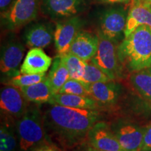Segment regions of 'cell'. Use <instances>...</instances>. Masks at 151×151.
Returning <instances> with one entry per match:
<instances>
[{
	"label": "cell",
	"instance_id": "obj_25",
	"mask_svg": "<svg viewBox=\"0 0 151 151\" xmlns=\"http://www.w3.org/2000/svg\"><path fill=\"white\" fill-rule=\"evenodd\" d=\"M112 81L102 70L94 65L91 61L86 62L85 72L82 81L86 84H92L98 82H107Z\"/></svg>",
	"mask_w": 151,
	"mask_h": 151
},
{
	"label": "cell",
	"instance_id": "obj_18",
	"mask_svg": "<svg viewBox=\"0 0 151 151\" xmlns=\"http://www.w3.org/2000/svg\"><path fill=\"white\" fill-rule=\"evenodd\" d=\"M50 104H57L73 109H94L97 110L99 104L90 97L77 94L55 93L50 101Z\"/></svg>",
	"mask_w": 151,
	"mask_h": 151
},
{
	"label": "cell",
	"instance_id": "obj_6",
	"mask_svg": "<svg viewBox=\"0 0 151 151\" xmlns=\"http://www.w3.org/2000/svg\"><path fill=\"white\" fill-rule=\"evenodd\" d=\"M127 16L128 11L122 6L108 9L100 18L99 32L118 44L124 38Z\"/></svg>",
	"mask_w": 151,
	"mask_h": 151
},
{
	"label": "cell",
	"instance_id": "obj_28",
	"mask_svg": "<svg viewBox=\"0 0 151 151\" xmlns=\"http://www.w3.org/2000/svg\"><path fill=\"white\" fill-rule=\"evenodd\" d=\"M31 151H60V150L52 143H43Z\"/></svg>",
	"mask_w": 151,
	"mask_h": 151
},
{
	"label": "cell",
	"instance_id": "obj_29",
	"mask_svg": "<svg viewBox=\"0 0 151 151\" xmlns=\"http://www.w3.org/2000/svg\"><path fill=\"white\" fill-rule=\"evenodd\" d=\"M14 0H0V11L1 14L5 13L12 5Z\"/></svg>",
	"mask_w": 151,
	"mask_h": 151
},
{
	"label": "cell",
	"instance_id": "obj_20",
	"mask_svg": "<svg viewBox=\"0 0 151 151\" xmlns=\"http://www.w3.org/2000/svg\"><path fill=\"white\" fill-rule=\"evenodd\" d=\"M129 80L137 93L151 108V67L132 73Z\"/></svg>",
	"mask_w": 151,
	"mask_h": 151
},
{
	"label": "cell",
	"instance_id": "obj_8",
	"mask_svg": "<svg viewBox=\"0 0 151 151\" xmlns=\"http://www.w3.org/2000/svg\"><path fill=\"white\" fill-rule=\"evenodd\" d=\"M82 25V20L76 16L65 19L57 24L54 31V42L58 56L69 52Z\"/></svg>",
	"mask_w": 151,
	"mask_h": 151
},
{
	"label": "cell",
	"instance_id": "obj_11",
	"mask_svg": "<svg viewBox=\"0 0 151 151\" xmlns=\"http://www.w3.org/2000/svg\"><path fill=\"white\" fill-rule=\"evenodd\" d=\"M84 6V0H41V9L53 20L76 16Z\"/></svg>",
	"mask_w": 151,
	"mask_h": 151
},
{
	"label": "cell",
	"instance_id": "obj_4",
	"mask_svg": "<svg viewBox=\"0 0 151 151\" xmlns=\"http://www.w3.org/2000/svg\"><path fill=\"white\" fill-rule=\"evenodd\" d=\"M97 37L99 43L97 52L90 61L112 80H115L121 75L122 66L118 58L117 43L100 32H98Z\"/></svg>",
	"mask_w": 151,
	"mask_h": 151
},
{
	"label": "cell",
	"instance_id": "obj_13",
	"mask_svg": "<svg viewBox=\"0 0 151 151\" xmlns=\"http://www.w3.org/2000/svg\"><path fill=\"white\" fill-rule=\"evenodd\" d=\"M113 132L124 151H141L144 127L125 123L117 125Z\"/></svg>",
	"mask_w": 151,
	"mask_h": 151
},
{
	"label": "cell",
	"instance_id": "obj_2",
	"mask_svg": "<svg viewBox=\"0 0 151 151\" xmlns=\"http://www.w3.org/2000/svg\"><path fill=\"white\" fill-rule=\"evenodd\" d=\"M119 60L129 72L151 67V27L139 26L118 46Z\"/></svg>",
	"mask_w": 151,
	"mask_h": 151
},
{
	"label": "cell",
	"instance_id": "obj_24",
	"mask_svg": "<svg viewBox=\"0 0 151 151\" xmlns=\"http://www.w3.org/2000/svg\"><path fill=\"white\" fill-rule=\"evenodd\" d=\"M46 78L47 76L46 73H41V74L20 73V74L15 76L4 81V82L6 85L20 88L37 83L41 82V81L46 80Z\"/></svg>",
	"mask_w": 151,
	"mask_h": 151
},
{
	"label": "cell",
	"instance_id": "obj_23",
	"mask_svg": "<svg viewBox=\"0 0 151 151\" xmlns=\"http://www.w3.org/2000/svg\"><path fill=\"white\" fill-rule=\"evenodd\" d=\"M18 137L9 124H2L0 128V151H16Z\"/></svg>",
	"mask_w": 151,
	"mask_h": 151
},
{
	"label": "cell",
	"instance_id": "obj_32",
	"mask_svg": "<svg viewBox=\"0 0 151 151\" xmlns=\"http://www.w3.org/2000/svg\"><path fill=\"white\" fill-rule=\"evenodd\" d=\"M146 1H150V2H151V0H146Z\"/></svg>",
	"mask_w": 151,
	"mask_h": 151
},
{
	"label": "cell",
	"instance_id": "obj_12",
	"mask_svg": "<svg viewBox=\"0 0 151 151\" xmlns=\"http://www.w3.org/2000/svg\"><path fill=\"white\" fill-rule=\"evenodd\" d=\"M143 24L151 27V2L146 0H132L128 11L124 37Z\"/></svg>",
	"mask_w": 151,
	"mask_h": 151
},
{
	"label": "cell",
	"instance_id": "obj_30",
	"mask_svg": "<svg viewBox=\"0 0 151 151\" xmlns=\"http://www.w3.org/2000/svg\"><path fill=\"white\" fill-rule=\"evenodd\" d=\"M98 2L102 4H127L132 1V0H97Z\"/></svg>",
	"mask_w": 151,
	"mask_h": 151
},
{
	"label": "cell",
	"instance_id": "obj_7",
	"mask_svg": "<svg viewBox=\"0 0 151 151\" xmlns=\"http://www.w3.org/2000/svg\"><path fill=\"white\" fill-rule=\"evenodd\" d=\"M24 47L18 40L6 41L1 48L0 71L4 81L20 74Z\"/></svg>",
	"mask_w": 151,
	"mask_h": 151
},
{
	"label": "cell",
	"instance_id": "obj_15",
	"mask_svg": "<svg viewBox=\"0 0 151 151\" xmlns=\"http://www.w3.org/2000/svg\"><path fill=\"white\" fill-rule=\"evenodd\" d=\"M52 58L40 48H32L27 52L20 67V73L28 74L46 73L52 65Z\"/></svg>",
	"mask_w": 151,
	"mask_h": 151
},
{
	"label": "cell",
	"instance_id": "obj_33",
	"mask_svg": "<svg viewBox=\"0 0 151 151\" xmlns=\"http://www.w3.org/2000/svg\"><path fill=\"white\" fill-rule=\"evenodd\" d=\"M145 151H151V149H150V150H145Z\"/></svg>",
	"mask_w": 151,
	"mask_h": 151
},
{
	"label": "cell",
	"instance_id": "obj_3",
	"mask_svg": "<svg viewBox=\"0 0 151 151\" xmlns=\"http://www.w3.org/2000/svg\"><path fill=\"white\" fill-rule=\"evenodd\" d=\"M16 131L21 151H31L44 143L46 132L40 109L35 106L28 107L17 122Z\"/></svg>",
	"mask_w": 151,
	"mask_h": 151
},
{
	"label": "cell",
	"instance_id": "obj_27",
	"mask_svg": "<svg viewBox=\"0 0 151 151\" xmlns=\"http://www.w3.org/2000/svg\"><path fill=\"white\" fill-rule=\"evenodd\" d=\"M151 149V123L144 127V134L141 151L148 150Z\"/></svg>",
	"mask_w": 151,
	"mask_h": 151
},
{
	"label": "cell",
	"instance_id": "obj_26",
	"mask_svg": "<svg viewBox=\"0 0 151 151\" xmlns=\"http://www.w3.org/2000/svg\"><path fill=\"white\" fill-rule=\"evenodd\" d=\"M58 93L77 94L90 97L87 84L81 81L69 78L62 87Z\"/></svg>",
	"mask_w": 151,
	"mask_h": 151
},
{
	"label": "cell",
	"instance_id": "obj_16",
	"mask_svg": "<svg viewBox=\"0 0 151 151\" xmlns=\"http://www.w3.org/2000/svg\"><path fill=\"white\" fill-rule=\"evenodd\" d=\"M90 97L99 106L114 104L118 99L120 87L113 80L107 82H98L87 84Z\"/></svg>",
	"mask_w": 151,
	"mask_h": 151
},
{
	"label": "cell",
	"instance_id": "obj_21",
	"mask_svg": "<svg viewBox=\"0 0 151 151\" xmlns=\"http://www.w3.org/2000/svg\"><path fill=\"white\" fill-rule=\"evenodd\" d=\"M47 78L54 93H58L62 87L70 78L69 72L60 56H57L52 63Z\"/></svg>",
	"mask_w": 151,
	"mask_h": 151
},
{
	"label": "cell",
	"instance_id": "obj_5",
	"mask_svg": "<svg viewBox=\"0 0 151 151\" xmlns=\"http://www.w3.org/2000/svg\"><path fill=\"white\" fill-rule=\"evenodd\" d=\"M41 0H14L10 8L1 14V22L7 29L15 30L35 20Z\"/></svg>",
	"mask_w": 151,
	"mask_h": 151
},
{
	"label": "cell",
	"instance_id": "obj_17",
	"mask_svg": "<svg viewBox=\"0 0 151 151\" xmlns=\"http://www.w3.org/2000/svg\"><path fill=\"white\" fill-rule=\"evenodd\" d=\"M54 31L48 24L42 22L33 24L24 32V41L31 48H46L54 40Z\"/></svg>",
	"mask_w": 151,
	"mask_h": 151
},
{
	"label": "cell",
	"instance_id": "obj_22",
	"mask_svg": "<svg viewBox=\"0 0 151 151\" xmlns=\"http://www.w3.org/2000/svg\"><path fill=\"white\" fill-rule=\"evenodd\" d=\"M62 61L67 66L69 72L70 78L82 81L85 72L86 62L78 57L71 52H67L63 55L60 56Z\"/></svg>",
	"mask_w": 151,
	"mask_h": 151
},
{
	"label": "cell",
	"instance_id": "obj_14",
	"mask_svg": "<svg viewBox=\"0 0 151 151\" xmlns=\"http://www.w3.org/2000/svg\"><path fill=\"white\" fill-rule=\"evenodd\" d=\"M98 43L97 36L81 30L73 40L69 52L85 62L90 61L97 52Z\"/></svg>",
	"mask_w": 151,
	"mask_h": 151
},
{
	"label": "cell",
	"instance_id": "obj_1",
	"mask_svg": "<svg viewBox=\"0 0 151 151\" xmlns=\"http://www.w3.org/2000/svg\"><path fill=\"white\" fill-rule=\"evenodd\" d=\"M50 105L43 114L45 130L67 147L78 144L86 139L99 118V112L94 109Z\"/></svg>",
	"mask_w": 151,
	"mask_h": 151
},
{
	"label": "cell",
	"instance_id": "obj_9",
	"mask_svg": "<svg viewBox=\"0 0 151 151\" xmlns=\"http://www.w3.org/2000/svg\"><path fill=\"white\" fill-rule=\"evenodd\" d=\"M88 144L98 151H124L109 126L104 122H97L90 130Z\"/></svg>",
	"mask_w": 151,
	"mask_h": 151
},
{
	"label": "cell",
	"instance_id": "obj_19",
	"mask_svg": "<svg viewBox=\"0 0 151 151\" xmlns=\"http://www.w3.org/2000/svg\"><path fill=\"white\" fill-rule=\"evenodd\" d=\"M20 89L27 101L37 104L49 102L55 94L48 78L32 86L20 88Z\"/></svg>",
	"mask_w": 151,
	"mask_h": 151
},
{
	"label": "cell",
	"instance_id": "obj_10",
	"mask_svg": "<svg viewBox=\"0 0 151 151\" xmlns=\"http://www.w3.org/2000/svg\"><path fill=\"white\" fill-rule=\"evenodd\" d=\"M27 99L19 88L7 85V86L1 88L0 93L1 113L19 119L27 111Z\"/></svg>",
	"mask_w": 151,
	"mask_h": 151
},
{
	"label": "cell",
	"instance_id": "obj_31",
	"mask_svg": "<svg viewBox=\"0 0 151 151\" xmlns=\"http://www.w3.org/2000/svg\"><path fill=\"white\" fill-rule=\"evenodd\" d=\"M83 151H98V150H95V149H94L93 148H92V147L89 145V146L87 147V148L85 149Z\"/></svg>",
	"mask_w": 151,
	"mask_h": 151
}]
</instances>
